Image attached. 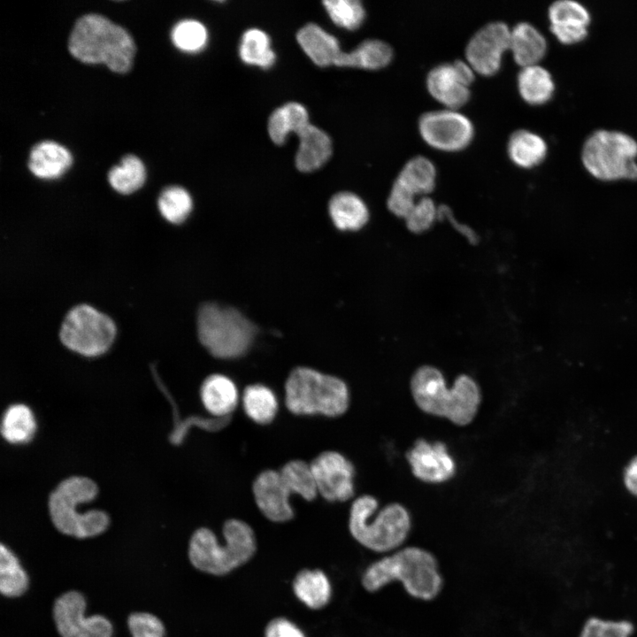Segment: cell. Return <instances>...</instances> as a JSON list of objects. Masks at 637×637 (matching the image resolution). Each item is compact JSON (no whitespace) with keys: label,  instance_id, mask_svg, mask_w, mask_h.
<instances>
[{"label":"cell","instance_id":"obj_43","mask_svg":"<svg viewBox=\"0 0 637 637\" xmlns=\"http://www.w3.org/2000/svg\"><path fill=\"white\" fill-rule=\"evenodd\" d=\"M416 203L415 196L395 183L393 184L388 198V207L392 213L405 219Z\"/></svg>","mask_w":637,"mask_h":637},{"label":"cell","instance_id":"obj_1","mask_svg":"<svg viewBox=\"0 0 637 637\" xmlns=\"http://www.w3.org/2000/svg\"><path fill=\"white\" fill-rule=\"evenodd\" d=\"M395 581L412 598L429 602L443 588V577L436 556L418 546H406L386 554L369 564L361 577L363 587L377 592Z\"/></svg>","mask_w":637,"mask_h":637},{"label":"cell","instance_id":"obj_41","mask_svg":"<svg viewBox=\"0 0 637 637\" xmlns=\"http://www.w3.org/2000/svg\"><path fill=\"white\" fill-rule=\"evenodd\" d=\"M438 217V208L434 201L427 197H421L405 218L406 226L413 233H422L427 230Z\"/></svg>","mask_w":637,"mask_h":637},{"label":"cell","instance_id":"obj_5","mask_svg":"<svg viewBox=\"0 0 637 637\" xmlns=\"http://www.w3.org/2000/svg\"><path fill=\"white\" fill-rule=\"evenodd\" d=\"M224 543L219 542L215 533L205 527L192 534L188 544V557L199 571L212 575H225L247 563L257 549L253 529L246 522L231 518L222 528Z\"/></svg>","mask_w":637,"mask_h":637},{"label":"cell","instance_id":"obj_19","mask_svg":"<svg viewBox=\"0 0 637 637\" xmlns=\"http://www.w3.org/2000/svg\"><path fill=\"white\" fill-rule=\"evenodd\" d=\"M299 145L295 154L296 168L310 173L322 167L333 152L329 135L319 127L309 124L298 134Z\"/></svg>","mask_w":637,"mask_h":637},{"label":"cell","instance_id":"obj_12","mask_svg":"<svg viewBox=\"0 0 637 637\" xmlns=\"http://www.w3.org/2000/svg\"><path fill=\"white\" fill-rule=\"evenodd\" d=\"M423 141L445 152L460 151L472 142L474 126L458 110L441 109L423 113L418 123Z\"/></svg>","mask_w":637,"mask_h":637},{"label":"cell","instance_id":"obj_23","mask_svg":"<svg viewBox=\"0 0 637 637\" xmlns=\"http://www.w3.org/2000/svg\"><path fill=\"white\" fill-rule=\"evenodd\" d=\"M71 164V153L62 145L50 141L36 144L28 161L30 171L42 179L58 178Z\"/></svg>","mask_w":637,"mask_h":637},{"label":"cell","instance_id":"obj_15","mask_svg":"<svg viewBox=\"0 0 637 637\" xmlns=\"http://www.w3.org/2000/svg\"><path fill=\"white\" fill-rule=\"evenodd\" d=\"M475 72L464 60L434 66L426 76L428 93L447 109L459 110L471 97Z\"/></svg>","mask_w":637,"mask_h":637},{"label":"cell","instance_id":"obj_22","mask_svg":"<svg viewBox=\"0 0 637 637\" xmlns=\"http://www.w3.org/2000/svg\"><path fill=\"white\" fill-rule=\"evenodd\" d=\"M510 50L521 67L538 65L547 51V41L533 25L522 21L510 28Z\"/></svg>","mask_w":637,"mask_h":637},{"label":"cell","instance_id":"obj_29","mask_svg":"<svg viewBox=\"0 0 637 637\" xmlns=\"http://www.w3.org/2000/svg\"><path fill=\"white\" fill-rule=\"evenodd\" d=\"M436 168L426 157L415 156L408 160L394 183L413 196L432 192L435 186Z\"/></svg>","mask_w":637,"mask_h":637},{"label":"cell","instance_id":"obj_8","mask_svg":"<svg viewBox=\"0 0 637 637\" xmlns=\"http://www.w3.org/2000/svg\"><path fill=\"white\" fill-rule=\"evenodd\" d=\"M285 403L295 415L338 417L348 410L349 392L334 376L308 367H296L285 383Z\"/></svg>","mask_w":637,"mask_h":637},{"label":"cell","instance_id":"obj_16","mask_svg":"<svg viewBox=\"0 0 637 637\" xmlns=\"http://www.w3.org/2000/svg\"><path fill=\"white\" fill-rule=\"evenodd\" d=\"M319 494L328 502H345L354 495L355 468L343 455L325 451L310 464Z\"/></svg>","mask_w":637,"mask_h":637},{"label":"cell","instance_id":"obj_13","mask_svg":"<svg viewBox=\"0 0 637 637\" xmlns=\"http://www.w3.org/2000/svg\"><path fill=\"white\" fill-rule=\"evenodd\" d=\"M86 601L78 591L64 593L54 602L53 618L61 637H111L112 625L104 616L86 617Z\"/></svg>","mask_w":637,"mask_h":637},{"label":"cell","instance_id":"obj_20","mask_svg":"<svg viewBox=\"0 0 637 637\" xmlns=\"http://www.w3.org/2000/svg\"><path fill=\"white\" fill-rule=\"evenodd\" d=\"M296 40L310 59L321 67L334 65L342 52L336 37L315 23H308L300 28Z\"/></svg>","mask_w":637,"mask_h":637},{"label":"cell","instance_id":"obj_37","mask_svg":"<svg viewBox=\"0 0 637 637\" xmlns=\"http://www.w3.org/2000/svg\"><path fill=\"white\" fill-rule=\"evenodd\" d=\"M323 5L331 20L347 30L357 29L365 18V10L358 0H327Z\"/></svg>","mask_w":637,"mask_h":637},{"label":"cell","instance_id":"obj_38","mask_svg":"<svg viewBox=\"0 0 637 637\" xmlns=\"http://www.w3.org/2000/svg\"><path fill=\"white\" fill-rule=\"evenodd\" d=\"M173 44L180 50L195 53L202 50L208 42V32L203 24L194 19L177 23L172 30Z\"/></svg>","mask_w":637,"mask_h":637},{"label":"cell","instance_id":"obj_18","mask_svg":"<svg viewBox=\"0 0 637 637\" xmlns=\"http://www.w3.org/2000/svg\"><path fill=\"white\" fill-rule=\"evenodd\" d=\"M550 32L564 44L582 42L588 35L591 16L581 3L574 0H557L548 9Z\"/></svg>","mask_w":637,"mask_h":637},{"label":"cell","instance_id":"obj_21","mask_svg":"<svg viewBox=\"0 0 637 637\" xmlns=\"http://www.w3.org/2000/svg\"><path fill=\"white\" fill-rule=\"evenodd\" d=\"M200 397L211 416L218 418L231 416L239 401L235 384L222 374H211L203 380Z\"/></svg>","mask_w":637,"mask_h":637},{"label":"cell","instance_id":"obj_7","mask_svg":"<svg viewBox=\"0 0 637 637\" xmlns=\"http://www.w3.org/2000/svg\"><path fill=\"white\" fill-rule=\"evenodd\" d=\"M96 484L87 477L72 476L61 481L49 497V512L54 526L62 533L88 538L104 533L110 518L106 512L91 510L80 512L79 505L93 500Z\"/></svg>","mask_w":637,"mask_h":637},{"label":"cell","instance_id":"obj_45","mask_svg":"<svg viewBox=\"0 0 637 637\" xmlns=\"http://www.w3.org/2000/svg\"><path fill=\"white\" fill-rule=\"evenodd\" d=\"M624 483L627 490L637 496V457H633L625 467Z\"/></svg>","mask_w":637,"mask_h":637},{"label":"cell","instance_id":"obj_17","mask_svg":"<svg viewBox=\"0 0 637 637\" xmlns=\"http://www.w3.org/2000/svg\"><path fill=\"white\" fill-rule=\"evenodd\" d=\"M411 472L418 480L430 484H439L451 480L457 472V464L445 443L430 442L419 438L406 452Z\"/></svg>","mask_w":637,"mask_h":637},{"label":"cell","instance_id":"obj_31","mask_svg":"<svg viewBox=\"0 0 637 637\" xmlns=\"http://www.w3.org/2000/svg\"><path fill=\"white\" fill-rule=\"evenodd\" d=\"M35 431V418L28 406L16 403L7 408L1 423V434L5 441L12 444L27 443Z\"/></svg>","mask_w":637,"mask_h":637},{"label":"cell","instance_id":"obj_4","mask_svg":"<svg viewBox=\"0 0 637 637\" xmlns=\"http://www.w3.org/2000/svg\"><path fill=\"white\" fill-rule=\"evenodd\" d=\"M70 53L83 63L104 64L116 73L127 72L135 51L130 35L108 19L88 14L76 22L71 33Z\"/></svg>","mask_w":637,"mask_h":637},{"label":"cell","instance_id":"obj_32","mask_svg":"<svg viewBox=\"0 0 637 637\" xmlns=\"http://www.w3.org/2000/svg\"><path fill=\"white\" fill-rule=\"evenodd\" d=\"M239 57L243 63L263 69L270 68L276 60L269 35L258 28H250L243 33L239 46Z\"/></svg>","mask_w":637,"mask_h":637},{"label":"cell","instance_id":"obj_10","mask_svg":"<svg viewBox=\"0 0 637 637\" xmlns=\"http://www.w3.org/2000/svg\"><path fill=\"white\" fill-rule=\"evenodd\" d=\"M581 161L586 170L603 181L637 179V142L616 130L599 129L585 141Z\"/></svg>","mask_w":637,"mask_h":637},{"label":"cell","instance_id":"obj_42","mask_svg":"<svg viewBox=\"0 0 637 637\" xmlns=\"http://www.w3.org/2000/svg\"><path fill=\"white\" fill-rule=\"evenodd\" d=\"M127 625L132 637H164L165 627L161 620L147 612H135L129 616Z\"/></svg>","mask_w":637,"mask_h":637},{"label":"cell","instance_id":"obj_27","mask_svg":"<svg viewBox=\"0 0 637 637\" xmlns=\"http://www.w3.org/2000/svg\"><path fill=\"white\" fill-rule=\"evenodd\" d=\"M521 98L531 105H541L550 100L555 91L551 73L538 65L521 67L517 77Z\"/></svg>","mask_w":637,"mask_h":637},{"label":"cell","instance_id":"obj_3","mask_svg":"<svg viewBox=\"0 0 637 637\" xmlns=\"http://www.w3.org/2000/svg\"><path fill=\"white\" fill-rule=\"evenodd\" d=\"M375 497L364 495L351 504L349 530L363 547L377 553L389 554L401 547L411 530L409 510L399 503H391L378 511Z\"/></svg>","mask_w":637,"mask_h":637},{"label":"cell","instance_id":"obj_30","mask_svg":"<svg viewBox=\"0 0 637 637\" xmlns=\"http://www.w3.org/2000/svg\"><path fill=\"white\" fill-rule=\"evenodd\" d=\"M293 591L307 607L318 610L326 605L332 589L326 575L320 570L303 569L295 577Z\"/></svg>","mask_w":637,"mask_h":637},{"label":"cell","instance_id":"obj_24","mask_svg":"<svg viewBox=\"0 0 637 637\" xmlns=\"http://www.w3.org/2000/svg\"><path fill=\"white\" fill-rule=\"evenodd\" d=\"M394 57L390 45L381 40L368 39L349 52H342L334 65L379 70L388 65Z\"/></svg>","mask_w":637,"mask_h":637},{"label":"cell","instance_id":"obj_28","mask_svg":"<svg viewBox=\"0 0 637 637\" xmlns=\"http://www.w3.org/2000/svg\"><path fill=\"white\" fill-rule=\"evenodd\" d=\"M309 124V113L305 106L297 102H289L272 112L267 129L271 140L281 145L290 133L297 135Z\"/></svg>","mask_w":637,"mask_h":637},{"label":"cell","instance_id":"obj_9","mask_svg":"<svg viewBox=\"0 0 637 637\" xmlns=\"http://www.w3.org/2000/svg\"><path fill=\"white\" fill-rule=\"evenodd\" d=\"M197 332L201 343L213 357L235 358L247 352L257 329L236 309L206 303L198 311Z\"/></svg>","mask_w":637,"mask_h":637},{"label":"cell","instance_id":"obj_25","mask_svg":"<svg viewBox=\"0 0 637 637\" xmlns=\"http://www.w3.org/2000/svg\"><path fill=\"white\" fill-rule=\"evenodd\" d=\"M510 159L521 168H533L545 159L548 146L544 139L536 133L518 129L512 133L507 143Z\"/></svg>","mask_w":637,"mask_h":637},{"label":"cell","instance_id":"obj_36","mask_svg":"<svg viewBox=\"0 0 637 637\" xmlns=\"http://www.w3.org/2000/svg\"><path fill=\"white\" fill-rule=\"evenodd\" d=\"M157 205L162 216L173 224L183 222L192 211L189 193L179 186L165 188L160 194Z\"/></svg>","mask_w":637,"mask_h":637},{"label":"cell","instance_id":"obj_44","mask_svg":"<svg viewBox=\"0 0 637 637\" xmlns=\"http://www.w3.org/2000/svg\"><path fill=\"white\" fill-rule=\"evenodd\" d=\"M265 637H305V635L291 621L284 618H276L267 624Z\"/></svg>","mask_w":637,"mask_h":637},{"label":"cell","instance_id":"obj_34","mask_svg":"<svg viewBox=\"0 0 637 637\" xmlns=\"http://www.w3.org/2000/svg\"><path fill=\"white\" fill-rule=\"evenodd\" d=\"M28 587V577L15 554L4 544L0 547V591L7 597L23 595Z\"/></svg>","mask_w":637,"mask_h":637},{"label":"cell","instance_id":"obj_39","mask_svg":"<svg viewBox=\"0 0 637 637\" xmlns=\"http://www.w3.org/2000/svg\"><path fill=\"white\" fill-rule=\"evenodd\" d=\"M634 625L629 620H608L591 617L584 623L579 637H630Z\"/></svg>","mask_w":637,"mask_h":637},{"label":"cell","instance_id":"obj_26","mask_svg":"<svg viewBox=\"0 0 637 637\" xmlns=\"http://www.w3.org/2000/svg\"><path fill=\"white\" fill-rule=\"evenodd\" d=\"M328 211L334 224L340 230H358L369 218L364 201L348 191L335 194L329 201Z\"/></svg>","mask_w":637,"mask_h":637},{"label":"cell","instance_id":"obj_14","mask_svg":"<svg viewBox=\"0 0 637 637\" xmlns=\"http://www.w3.org/2000/svg\"><path fill=\"white\" fill-rule=\"evenodd\" d=\"M510 28L502 21H494L480 27L469 40L465 61L475 73L493 76L499 72L503 55L510 50Z\"/></svg>","mask_w":637,"mask_h":637},{"label":"cell","instance_id":"obj_40","mask_svg":"<svg viewBox=\"0 0 637 637\" xmlns=\"http://www.w3.org/2000/svg\"><path fill=\"white\" fill-rule=\"evenodd\" d=\"M230 420L231 416L224 418L190 416L183 420L174 421V426L169 438L172 443L179 445L183 441L188 430L193 426L209 432H216L226 426Z\"/></svg>","mask_w":637,"mask_h":637},{"label":"cell","instance_id":"obj_33","mask_svg":"<svg viewBox=\"0 0 637 637\" xmlns=\"http://www.w3.org/2000/svg\"><path fill=\"white\" fill-rule=\"evenodd\" d=\"M242 406L246 415L260 425L271 423L278 411L276 395L269 388L254 384L245 388Z\"/></svg>","mask_w":637,"mask_h":637},{"label":"cell","instance_id":"obj_2","mask_svg":"<svg viewBox=\"0 0 637 637\" xmlns=\"http://www.w3.org/2000/svg\"><path fill=\"white\" fill-rule=\"evenodd\" d=\"M410 390L420 411L459 426L472 422L482 400L480 388L473 378L460 374L449 388L441 372L432 365L420 366L413 372Z\"/></svg>","mask_w":637,"mask_h":637},{"label":"cell","instance_id":"obj_11","mask_svg":"<svg viewBox=\"0 0 637 637\" xmlns=\"http://www.w3.org/2000/svg\"><path fill=\"white\" fill-rule=\"evenodd\" d=\"M116 335V326L107 315L88 304H80L65 315L59 331L61 342L85 357L106 352Z\"/></svg>","mask_w":637,"mask_h":637},{"label":"cell","instance_id":"obj_6","mask_svg":"<svg viewBox=\"0 0 637 637\" xmlns=\"http://www.w3.org/2000/svg\"><path fill=\"white\" fill-rule=\"evenodd\" d=\"M256 503L264 516L272 522L293 518L292 495L307 501L318 495L310 464L302 460L288 462L279 471L265 470L256 478L253 487Z\"/></svg>","mask_w":637,"mask_h":637},{"label":"cell","instance_id":"obj_35","mask_svg":"<svg viewBox=\"0 0 637 637\" xmlns=\"http://www.w3.org/2000/svg\"><path fill=\"white\" fill-rule=\"evenodd\" d=\"M146 178L142 162L134 155H127L121 164L114 166L108 173L111 186L118 192L127 195L139 189Z\"/></svg>","mask_w":637,"mask_h":637}]
</instances>
